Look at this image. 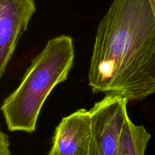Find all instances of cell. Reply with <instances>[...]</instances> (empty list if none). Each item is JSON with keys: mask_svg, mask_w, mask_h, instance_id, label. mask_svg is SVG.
Returning a JSON list of instances; mask_svg holds the SVG:
<instances>
[{"mask_svg": "<svg viewBox=\"0 0 155 155\" xmlns=\"http://www.w3.org/2000/svg\"><path fill=\"white\" fill-rule=\"evenodd\" d=\"M92 93L129 101L155 93V16L149 0H114L98 24L89 70Z\"/></svg>", "mask_w": 155, "mask_h": 155, "instance_id": "cell-1", "label": "cell"}, {"mask_svg": "<svg viewBox=\"0 0 155 155\" xmlns=\"http://www.w3.org/2000/svg\"><path fill=\"white\" fill-rule=\"evenodd\" d=\"M73 39L61 35L49 39L32 60L19 86L3 101L1 111L12 132L33 133L51 91L68 79L74 66Z\"/></svg>", "mask_w": 155, "mask_h": 155, "instance_id": "cell-2", "label": "cell"}, {"mask_svg": "<svg viewBox=\"0 0 155 155\" xmlns=\"http://www.w3.org/2000/svg\"><path fill=\"white\" fill-rule=\"evenodd\" d=\"M128 100L116 94H105L90 109L92 127L89 155H118L120 140L128 117Z\"/></svg>", "mask_w": 155, "mask_h": 155, "instance_id": "cell-3", "label": "cell"}, {"mask_svg": "<svg viewBox=\"0 0 155 155\" xmlns=\"http://www.w3.org/2000/svg\"><path fill=\"white\" fill-rule=\"evenodd\" d=\"M36 9V0H0V80Z\"/></svg>", "mask_w": 155, "mask_h": 155, "instance_id": "cell-4", "label": "cell"}, {"mask_svg": "<svg viewBox=\"0 0 155 155\" xmlns=\"http://www.w3.org/2000/svg\"><path fill=\"white\" fill-rule=\"evenodd\" d=\"M91 139L90 113L81 108L62 118L58 124L47 155H89Z\"/></svg>", "mask_w": 155, "mask_h": 155, "instance_id": "cell-5", "label": "cell"}, {"mask_svg": "<svg viewBox=\"0 0 155 155\" xmlns=\"http://www.w3.org/2000/svg\"><path fill=\"white\" fill-rule=\"evenodd\" d=\"M151 137L143 126L136 125L128 116L123 127L118 155H145Z\"/></svg>", "mask_w": 155, "mask_h": 155, "instance_id": "cell-6", "label": "cell"}, {"mask_svg": "<svg viewBox=\"0 0 155 155\" xmlns=\"http://www.w3.org/2000/svg\"><path fill=\"white\" fill-rule=\"evenodd\" d=\"M9 146L10 142L8 136L2 131L0 126V155H11Z\"/></svg>", "mask_w": 155, "mask_h": 155, "instance_id": "cell-7", "label": "cell"}]
</instances>
